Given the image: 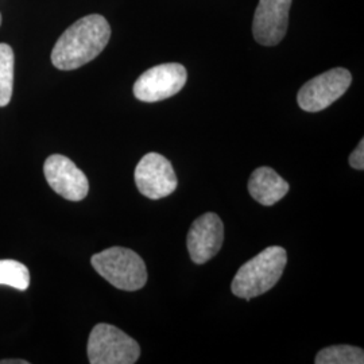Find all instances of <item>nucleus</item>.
I'll use <instances>...</instances> for the list:
<instances>
[{"instance_id": "nucleus-13", "label": "nucleus", "mask_w": 364, "mask_h": 364, "mask_svg": "<svg viewBox=\"0 0 364 364\" xmlns=\"http://www.w3.org/2000/svg\"><path fill=\"white\" fill-rule=\"evenodd\" d=\"M14 50L7 43H0V107H6L13 97Z\"/></svg>"}, {"instance_id": "nucleus-14", "label": "nucleus", "mask_w": 364, "mask_h": 364, "mask_svg": "<svg viewBox=\"0 0 364 364\" xmlns=\"http://www.w3.org/2000/svg\"><path fill=\"white\" fill-rule=\"evenodd\" d=\"M0 285H7L22 291L26 290L30 285L28 269L16 260H0Z\"/></svg>"}, {"instance_id": "nucleus-12", "label": "nucleus", "mask_w": 364, "mask_h": 364, "mask_svg": "<svg viewBox=\"0 0 364 364\" xmlns=\"http://www.w3.org/2000/svg\"><path fill=\"white\" fill-rule=\"evenodd\" d=\"M316 364H363L364 352L352 346H332L317 353Z\"/></svg>"}, {"instance_id": "nucleus-2", "label": "nucleus", "mask_w": 364, "mask_h": 364, "mask_svg": "<svg viewBox=\"0 0 364 364\" xmlns=\"http://www.w3.org/2000/svg\"><path fill=\"white\" fill-rule=\"evenodd\" d=\"M287 262L285 248L279 246L264 248L237 270L231 285L232 293L236 297L245 299L264 294L281 279Z\"/></svg>"}, {"instance_id": "nucleus-17", "label": "nucleus", "mask_w": 364, "mask_h": 364, "mask_svg": "<svg viewBox=\"0 0 364 364\" xmlns=\"http://www.w3.org/2000/svg\"><path fill=\"white\" fill-rule=\"evenodd\" d=\"M0 26H1V14H0Z\"/></svg>"}, {"instance_id": "nucleus-16", "label": "nucleus", "mask_w": 364, "mask_h": 364, "mask_svg": "<svg viewBox=\"0 0 364 364\" xmlns=\"http://www.w3.org/2000/svg\"><path fill=\"white\" fill-rule=\"evenodd\" d=\"M28 362L26 360H22V359H19V360H0V364H27Z\"/></svg>"}, {"instance_id": "nucleus-7", "label": "nucleus", "mask_w": 364, "mask_h": 364, "mask_svg": "<svg viewBox=\"0 0 364 364\" xmlns=\"http://www.w3.org/2000/svg\"><path fill=\"white\" fill-rule=\"evenodd\" d=\"M138 191L147 198L159 200L177 189V177L169 159L158 153H149L135 169Z\"/></svg>"}, {"instance_id": "nucleus-5", "label": "nucleus", "mask_w": 364, "mask_h": 364, "mask_svg": "<svg viewBox=\"0 0 364 364\" xmlns=\"http://www.w3.org/2000/svg\"><path fill=\"white\" fill-rule=\"evenodd\" d=\"M352 82L351 73L344 68H333L309 80L297 95L299 108L306 112H320L333 105Z\"/></svg>"}, {"instance_id": "nucleus-11", "label": "nucleus", "mask_w": 364, "mask_h": 364, "mask_svg": "<svg viewBox=\"0 0 364 364\" xmlns=\"http://www.w3.org/2000/svg\"><path fill=\"white\" fill-rule=\"evenodd\" d=\"M290 186L275 170L262 166L251 174L248 192L251 197L264 207H272L287 195Z\"/></svg>"}, {"instance_id": "nucleus-15", "label": "nucleus", "mask_w": 364, "mask_h": 364, "mask_svg": "<svg viewBox=\"0 0 364 364\" xmlns=\"http://www.w3.org/2000/svg\"><path fill=\"white\" fill-rule=\"evenodd\" d=\"M350 165L356 170L364 169V141L362 139L350 156Z\"/></svg>"}, {"instance_id": "nucleus-3", "label": "nucleus", "mask_w": 364, "mask_h": 364, "mask_svg": "<svg viewBox=\"0 0 364 364\" xmlns=\"http://www.w3.org/2000/svg\"><path fill=\"white\" fill-rule=\"evenodd\" d=\"M91 263L97 273L120 290L135 291L147 282L144 259L129 248H107L93 255Z\"/></svg>"}, {"instance_id": "nucleus-8", "label": "nucleus", "mask_w": 364, "mask_h": 364, "mask_svg": "<svg viewBox=\"0 0 364 364\" xmlns=\"http://www.w3.org/2000/svg\"><path fill=\"white\" fill-rule=\"evenodd\" d=\"M43 173L53 191L69 201H81L90 192L87 176L68 156H49L43 165Z\"/></svg>"}, {"instance_id": "nucleus-6", "label": "nucleus", "mask_w": 364, "mask_h": 364, "mask_svg": "<svg viewBox=\"0 0 364 364\" xmlns=\"http://www.w3.org/2000/svg\"><path fill=\"white\" fill-rule=\"evenodd\" d=\"M188 72L177 63L161 64L142 73L134 84V96L144 103H156L177 95L185 87Z\"/></svg>"}, {"instance_id": "nucleus-4", "label": "nucleus", "mask_w": 364, "mask_h": 364, "mask_svg": "<svg viewBox=\"0 0 364 364\" xmlns=\"http://www.w3.org/2000/svg\"><path fill=\"white\" fill-rule=\"evenodd\" d=\"M141 347L119 328L109 324L93 326L88 338V359L92 364H134Z\"/></svg>"}, {"instance_id": "nucleus-10", "label": "nucleus", "mask_w": 364, "mask_h": 364, "mask_svg": "<svg viewBox=\"0 0 364 364\" xmlns=\"http://www.w3.org/2000/svg\"><path fill=\"white\" fill-rule=\"evenodd\" d=\"M224 225L220 218L208 212L197 218L188 234L189 255L196 264L212 259L223 246Z\"/></svg>"}, {"instance_id": "nucleus-1", "label": "nucleus", "mask_w": 364, "mask_h": 364, "mask_svg": "<svg viewBox=\"0 0 364 364\" xmlns=\"http://www.w3.org/2000/svg\"><path fill=\"white\" fill-rule=\"evenodd\" d=\"M111 38V26L103 15L92 14L68 27L55 42L53 65L60 70H75L87 65L103 52Z\"/></svg>"}, {"instance_id": "nucleus-9", "label": "nucleus", "mask_w": 364, "mask_h": 364, "mask_svg": "<svg viewBox=\"0 0 364 364\" xmlns=\"http://www.w3.org/2000/svg\"><path fill=\"white\" fill-rule=\"evenodd\" d=\"M291 0H259L252 22V34L263 46H275L285 38Z\"/></svg>"}]
</instances>
